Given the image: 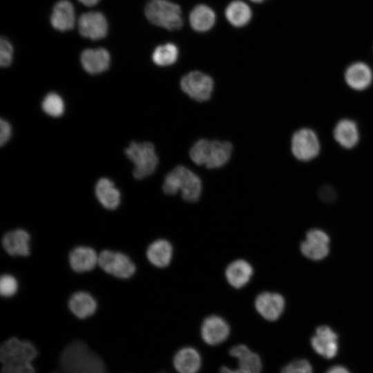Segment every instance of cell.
<instances>
[{
	"label": "cell",
	"mask_w": 373,
	"mask_h": 373,
	"mask_svg": "<svg viewBox=\"0 0 373 373\" xmlns=\"http://www.w3.org/2000/svg\"><path fill=\"white\" fill-rule=\"evenodd\" d=\"M59 365L63 373L106 372L103 360L80 341H73L62 350Z\"/></svg>",
	"instance_id": "cell-1"
},
{
	"label": "cell",
	"mask_w": 373,
	"mask_h": 373,
	"mask_svg": "<svg viewBox=\"0 0 373 373\" xmlns=\"http://www.w3.org/2000/svg\"><path fill=\"white\" fill-rule=\"evenodd\" d=\"M233 146L231 142L201 139L191 148L189 155L197 165H204L207 169H217L229 160Z\"/></svg>",
	"instance_id": "cell-2"
},
{
	"label": "cell",
	"mask_w": 373,
	"mask_h": 373,
	"mask_svg": "<svg viewBox=\"0 0 373 373\" xmlns=\"http://www.w3.org/2000/svg\"><path fill=\"white\" fill-rule=\"evenodd\" d=\"M162 189L168 195H174L180 191L184 200L194 202L200 197L202 182L191 170L179 165L165 176Z\"/></svg>",
	"instance_id": "cell-3"
},
{
	"label": "cell",
	"mask_w": 373,
	"mask_h": 373,
	"mask_svg": "<svg viewBox=\"0 0 373 373\" xmlns=\"http://www.w3.org/2000/svg\"><path fill=\"white\" fill-rule=\"evenodd\" d=\"M37 355V349L32 343L21 341L16 337L6 340L0 348L2 367H17L32 365Z\"/></svg>",
	"instance_id": "cell-4"
},
{
	"label": "cell",
	"mask_w": 373,
	"mask_h": 373,
	"mask_svg": "<svg viewBox=\"0 0 373 373\" xmlns=\"http://www.w3.org/2000/svg\"><path fill=\"white\" fill-rule=\"evenodd\" d=\"M145 15L151 23L169 30H178L183 23L180 6L168 0H151Z\"/></svg>",
	"instance_id": "cell-5"
},
{
	"label": "cell",
	"mask_w": 373,
	"mask_h": 373,
	"mask_svg": "<svg viewBox=\"0 0 373 373\" xmlns=\"http://www.w3.org/2000/svg\"><path fill=\"white\" fill-rule=\"evenodd\" d=\"M125 153L134 164L133 176L137 180L151 175L157 166L158 157L151 142H132L125 149Z\"/></svg>",
	"instance_id": "cell-6"
},
{
	"label": "cell",
	"mask_w": 373,
	"mask_h": 373,
	"mask_svg": "<svg viewBox=\"0 0 373 373\" xmlns=\"http://www.w3.org/2000/svg\"><path fill=\"white\" fill-rule=\"evenodd\" d=\"M98 265L107 274L121 279H128L136 271L135 265L128 256L108 249L99 254Z\"/></svg>",
	"instance_id": "cell-7"
},
{
	"label": "cell",
	"mask_w": 373,
	"mask_h": 373,
	"mask_svg": "<svg viewBox=\"0 0 373 373\" xmlns=\"http://www.w3.org/2000/svg\"><path fill=\"white\" fill-rule=\"evenodd\" d=\"M214 82L213 79L200 71H192L183 76L180 87L184 93L198 102H204L211 97Z\"/></svg>",
	"instance_id": "cell-8"
},
{
	"label": "cell",
	"mask_w": 373,
	"mask_h": 373,
	"mask_svg": "<svg viewBox=\"0 0 373 373\" xmlns=\"http://www.w3.org/2000/svg\"><path fill=\"white\" fill-rule=\"evenodd\" d=\"M320 149L318 138L312 130L303 128L294 133L291 149L294 156L298 160H312L318 155Z\"/></svg>",
	"instance_id": "cell-9"
},
{
	"label": "cell",
	"mask_w": 373,
	"mask_h": 373,
	"mask_svg": "<svg viewBox=\"0 0 373 373\" xmlns=\"http://www.w3.org/2000/svg\"><path fill=\"white\" fill-rule=\"evenodd\" d=\"M78 28L84 37L97 40L106 37L108 32V23L104 15L100 12H88L80 16Z\"/></svg>",
	"instance_id": "cell-10"
},
{
	"label": "cell",
	"mask_w": 373,
	"mask_h": 373,
	"mask_svg": "<svg viewBox=\"0 0 373 373\" xmlns=\"http://www.w3.org/2000/svg\"><path fill=\"white\" fill-rule=\"evenodd\" d=\"M329 238L320 229H312L306 234V240L300 244V251L307 258L318 260L329 253Z\"/></svg>",
	"instance_id": "cell-11"
},
{
	"label": "cell",
	"mask_w": 373,
	"mask_h": 373,
	"mask_svg": "<svg viewBox=\"0 0 373 373\" xmlns=\"http://www.w3.org/2000/svg\"><path fill=\"white\" fill-rule=\"evenodd\" d=\"M200 334L207 344L217 345L227 340L230 334V327L222 317L211 315L203 321Z\"/></svg>",
	"instance_id": "cell-12"
},
{
	"label": "cell",
	"mask_w": 373,
	"mask_h": 373,
	"mask_svg": "<svg viewBox=\"0 0 373 373\" xmlns=\"http://www.w3.org/2000/svg\"><path fill=\"white\" fill-rule=\"evenodd\" d=\"M283 297L274 292H262L255 300V307L259 314L269 321H276L285 308Z\"/></svg>",
	"instance_id": "cell-13"
},
{
	"label": "cell",
	"mask_w": 373,
	"mask_h": 373,
	"mask_svg": "<svg viewBox=\"0 0 373 373\" xmlns=\"http://www.w3.org/2000/svg\"><path fill=\"white\" fill-rule=\"evenodd\" d=\"M311 343L314 351L326 358H332L337 354L338 337L328 326L318 327Z\"/></svg>",
	"instance_id": "cell-14"
},
{
	"label": "cell",
	"mask_w": 373,
	"mask_h": 373,
	"mask_svg": "<svg viewBox=\"0 0 373 373\" xmlns=\"http://www.w3.org/2000/svg\"><path fill=\"white\" fill-rule=\"evenodd\" d=\"M30 236L22 229H17L6 233L2 238L4 250L12 256H28L30 254Z\"/></svg>",
	"instance_id": "cell-15"
},
{
	"label": "cell",
	"mask_w": 373,
	"mask_h": 373,
	"mask_svg": "<svg viewBox=\"0 0 373 373\" xmlns=\"http://www.w3.org/2000/svg\"><path fill=\"white\" fill-rule=\"evenodd\" d=\"M99 256L88 247L79 246L69 254L68 260L70 267L77 273H84L93 269L98 264Z\"/></svg>",
	"instance_id": "cell-16"
},
{
	"label": "cell",
	"mask_w": 373,
	"mask_h": 373,
	"mask_svg": "<svg viewBox=\"0 0 373 373\" xmlns=\"http://www.w3.org/2000/svg\"><path fill=\"white\" fill-rule=\"evenodd\" d=\"M84 70L90 74H98L106 70L111 62L109 52L104 48L86 49L80 56Z\"/></svg>",
	"instance_id": "cell-17"
},
{
	"label": "cell",
	"mask_w": 373,
	"mask_h": 373,
	"mask_svg": "<svg viewBox=\"0 0 373 373\" xmlns=\"http://www.w3.org/2000/svg\"><path fill=\"white\" fill-rule=\"evenodd\" d=\"M52 26L59 31L73 28L75 14L73 5L68 0H60L55 5L50 15Z\"/></svg>",
	"instance_id": "cell-18"
},
{
	"label": "cell",
	"mask_w": 373,
	"mask_h": 373,
	"mask_svg": "<svg viewBox=\"0 0 373 373\" xmlns=\"http://www.w3.org/2000/svg\"><path fill=\"white\" fill-rule=\"evenodd\" d=\"M373 78L368 65L363 62H355L349 66L345 72V80L352 89L362 90L368 88Z\"/></svg>",
	"instance_id": "cell-19"
},
{
	"label": "cell",
	"mask_w": 373,
	"mask_h": 373,
	"mask_svg": "<svg viewBox=\"0 0 373 373\" xmlns=\"http://www.w3.org/2000/svg\"><path fill=\"white\" fill-rule=\"evenodd\" d=\"M202 365L198 351L192 347L179 350L173 357V365L179 373H198Z\"/></svg>",
	"instance_id": "cell-20"
},
{
	"label": "cell",
	"mask_w": 373,
	"mask_h": 373,
	"mask_svg": "<svg viewBox=\"0 0 373 373\" xmlns=\"http://www.w3.org/2000/svg\"><path fill=\"white\" fill-rule=\"evenodd\" d=\"M253 273V267L247 261L238 259L227 266L225 270V276L231 286L239 289L249 283Z\"/></svg>",
	"instance_id": "cell-21"
},
{
	"label": "cell",
	"mask_w": 373,
	"mask_h": 373,
	"mask_svg": "<svg viewBox=\"0 0 373 373\" xmlns=\"http://www.w3.org/2000/svg\"><path fill=\"white\" fill-rule=\"evenodd\" d=\"M229 354L237 358L238 368L246 373H260L262 362L259 356L252 352L246 345L240 344L232 347Z\"/></svg>",
	"instance_id": "cell-22"
},
{
	"label": "cell",
	"mask_w": 373,
	"mask_h": 373,
	"mask_svg": "<svg viewBox=\"0 0 373 373\" xmlns=\"http://www.w3.org/2000/svg\"><path fill=\"white\" fill-rule=\"evenodd\" d=\"M97 302L94 297L86 291H77L72 294L68 300L70 312L80 319L92 316L96 311Z\"/></svg>",
	"instance_id": "cell-23"
},
{
	"label": "cell",
	"mask_w": 373,
	"mask_h": 373,
	"mask_svg": "<svg viewBox=\"0 0 373 373\" xmlns=\"http://www.w3.org/2000/svg\"><path fill=\"white\" fill-rule=\"evenodd\" d=\"M95 192L100 204L107 209L114 210L120 204V192L108 178H103L98 180Z\"/></svg>",
	"instance_id": "cell-24"
},
{
	"label": "cell",
	"mask_w": 373,
	"mask_h": 373,
	"mask_svg": "<svg viewBox=\"0 0 373 373\" xmlns=\"http://www.w3.org/2000/svg\"><path fill=\"white\" fill-rule=\"evenodd\" d=\"M146 257L155 267L163 268L168 266L172 259L173 247L165 239H158L149 245L146 249Z\"/></svg>",
	"instance_id": "cell-25"
},
{
	"label": "cell",
	"mask_w": 373,
	"mask_h": 373,
	"mask_svg": "<svg viewBox=\"0 0 373 373\" xmlns=\"http://www.w3.org/2000/svg\"><path fill=\"white\" fill-rule=\"evenodd\" d=\"M334 137L342 147L347 149L353 148L359 140L356 123L348 119L339 121L334 128Z\"/></svg>",
	"instance_id": "cell-26"
},
{
	"label": "cell",
	"mask_w": 373,
	"mask_h": 373,
	"mask_svg": "<svg viewBox=\"0 0 373 373\" xmlns=\"http://www.w3.org/2000/svg\"><path fill=\"white\" fill-rule=\"evenodd\" d=\"M216 19L214 11L204 4L195 6L189 15L190 25L194 30L198 32H206L211 29Z\"/></svg>",
	"instance_id": "cell-27"
},
{
	"label": "cell",
	"mask_w": 373,
	"mask_h": 373,
	"mask_svg": "<svg viewBox=\"0 0 373 373\" xmlns=\"http://www.w3.org/2000/svg\"><path fill=\"white\" fill-rule=\"evenodd\" d=\"M224 13L229 23L237 28L247 25L252 16L250 7L241 0L231 1L227 6Z\"/></svg>",
	"instance_id": "cell-28"
},
{
	"label": "cell",
	"mask_w": 373,
	"mask_h": 373,
	"mask_svg": "<svg viewBox=\"0 0 373 373\" xmlns=\"http://www.w3.org/2000/svg\"><path fill=\"white\" fill-rule=\"evenodd\" d=\"M178 48L172 43L157 46L152 54V60L157 66H168L173 64L178 57Z\"/></svg>",
	"instance_id": "cell-29"
},
{
	"label": "cell",
	"mask_w": 373,
	"mask_h": 373,
	"mask_svg": "<svg viewBox=\"0 0 373 373\" xmlns=\"http://www.w3.org/2000/svg\"><path fill=\"white\" fill-rule=\"evenodd\" d=\"M42 108L48 115L61 116L64 111V104L61 97L54 93H48L42 102Z\"/></svg>",
	"instance_id": "cell-30"
},
{
	"label": "cell",
	"mask_w": 373,
	"mask_h": 373,
	"mask_svg": "<svg viewBox=\"0 0 373 373\" xmlns=\"http://www.w3.org/2000/svg\"><path fill=\"white\" fill-rule=\"evenodd\" d=\"M18 289V282L15 276L5 274L0 278V293L3 297L14 296Z\"/></svg>",
	"instance_id": "cell-31"
},
{
	"label": "cell",
	"mask_w": 373,
	"mask_h": 373,
	"mask_svg": "<svg viewBox=\"0 0 373 373\" xmlns=\"http://www.w3.org/2000/svg\"><path fill=\"white\" fill-rule=\"evenodd\" d=\"M281 373H312V368L307 360H296L285 366Z\"/></svg>",
	"instance_id": "cell-32"
},
{
	"label": "cell",
	"mask_w": 373,
	"mask_h": 373,
	"mask_svg": "<svg viewBox=\"0 0 373 373\" xmlns=\"http://www.w3.org/2000/svg\"><path fill=\"white\" fill-rule=\"evenodd\" d=\"M13 48L12 44L5 38L0 41V64L2 67H8L12 60Z\"/></svg>",
	"instance_id": "cell-33"
},
{
	"label": "cell",
	"mask_w": 373,
	"mask_h": 373,
	"mask_svg": "<svg viewBox=\"0 0 373 373\" xmlns=\"http://www.w3.org/2000/svg\"><path fill=\"white\" fill-rule=\"evenodd\" d=\"M11 126L10 124L3 119L0 122V144H5L11 136Z\"/></svg>",
	"instance_id": "cell-34"
},
{
	"label": "cell",
	"mask_w": 373,
	"mask_h": 373,
	"mask_svg": "<svg viewBox=\"0 0 373 373\" xmlns=\"http://www.w3.org/2000/svg\"><path fill=\"white\" fill-rule=\"evenodd\" d=\"M321 198L325 202H331L335 198V192L329 186H324L320 191Z\"/></svg>",
	"instance_id": "cell-35"
},
{
	"label": "cell",
	"mask_w": 373,
	"mask_h": 373,
	"mask_svg": "<svg viewBox=\"0 0 373 373\" xmlns=\"http://www.w3.org/2000/svg\"><path fill=\"white\" fill-rule=\"evenodd\" d=\"M219 373H246L240 368L231 369L226 366H222L219 371Z\"/></svg>",
	"instance_id": "cell-36"
},
{
	"label": "cell",
	"mask_w": 373,
	"mask_h": 373,
	"mask_svg": "<svg viewBox=\"0 0 373 373\" xmlns=\"http://www.w3.org/2000/svg\"><path fill=\"white\" fill-rule=\"evenodd\" d=\"M327 373H350L347 370L342 366H335L329 369Z\"/></svg>",
	"instance_id": "cell-37"
},
{
	"label": "cell",
	"mask_w": 373,
	"mask_h": 373,
	"mask_svg": "<svg viewBox=\"0 0 373 373\" xmlns=\"http://www.w3.org/2000/svg\"><path fill=\"white\" fill-rule=\"evenodd\" d=\"M82 4L86 6H93L97 4L99 0H79Z\"/></svg>",
	"instance_id": "cell-38"
},
{
	"label": "cell",
	"mask_w": 373,
	"mask_h": 373,
	"mask_svg": "<svg viewBox=\"0 0 373 373\" xmlns=\"http://www.w3.org/2000/svg\"><path fill=\"white\" fill-rule=\"evenodd\" d=\"M250 1L254 3H261L264 1L265 0H250Z\"/></svg>",
	"instance_id": "cell-39"
},
{
	"label": "cell",
	"mask_w": 373,
	"mask_h": 373,
	"mask_svg": "<svg viewBox=\"0 0 373 373\" xmlns=\"http://www.w3.org/2000/svg\"><path fill=\"white\" fill-rule=\"evenodd\" d=\"M159 373H167L166 372H159Z\"/></svg>",
	"instance_id": "cell-40"
}]
</instances>
